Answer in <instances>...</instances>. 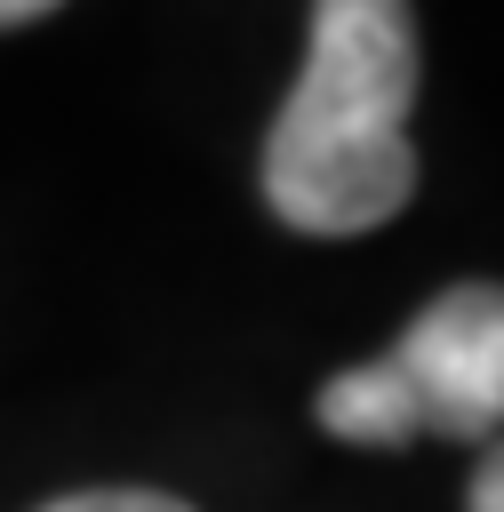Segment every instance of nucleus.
I'll use <instances>...</instances> for the list:
<instances>
[{
  "label": "nucleus",
  "instance_id": "f257e3e1",
  "mask_svg": "<svg viewBox=\"0 0 504 512\" xmlns=\"http://www.w3.org/2000/svg\"><path fill=\"white\" fill-rule=\"evenodd\" d=\"M416 16L408 0H312L304 72L264 136V208L288 232L352 240L416 192Z\"/></svg>",
  "mask_w": 504,
  "mask_h": 512
},
{
  "label": "nucleus",
  "instance_id": "f03ea898",
  "mask_svg": "<svg viewBox=\"0 0 504 512\" xmlns=\"http://www.w3.org/2000/svg\"><path fill=\"white\" fill-rule=\"evenodd\" d=\"M328 440L408 448V440H504V288L456 280L440 288L392 352L336 368L312 400Z\"/></svg>",
  "mask_w": 504,
  "mask_h": 512
},
{
  "label": "nucleus",
  "instance_id": "7ed1b4c3",
  "mask_svg": "<svg viewBox=\"0 0 504 512\" xmlns=\"http://www.w3.org/2000/svg\"><path fill=\"white\" fill-rule=\"evenodd\" d=\"M40 512H192L184 496H160V488H72Z\"/></svg>",
  "mask_w": 504,
  "mask_h": 512
},
{
  "label": "nucleus",
  "instance_id": "20e7f679",
  "mask_svg": "<svg viewBox=\"0 0 504 512\" xmlns=\"http://www.w3.org/2000/svg\"><path fill=\"white\" fill-rule=\"evenodd\" d=\"M464 512H504V440H488V448H480L472 488H464Z\"/></svg>",
  "mask_w": 504,
  "mask_h": 512
},
{
  "label": "nucleus",
  "instance_id": "39448f33",
  "mask_svg": "<svg viewBox=\"0 0 504 512\" xmlns=\"http://www.w3.org/2000/svg\"><path fill=\"white\" fill-rule=\"evenodd\" d=\"M48 8H64V0H0V32H8V24H32V16H48Z\"/></svg>",
  "mask_w": 504,
  "mask_h": 512
}]
</instances>
